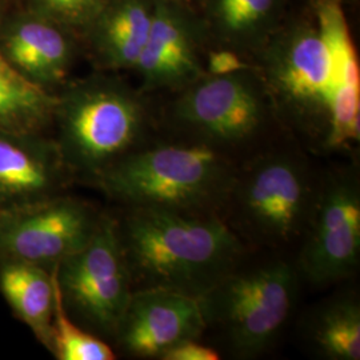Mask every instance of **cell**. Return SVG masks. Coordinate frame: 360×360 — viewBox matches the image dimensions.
Returning <instances> with one entry per match:
<instances>
[{
  "instance_id": "cell-22",
  "label": "cell",
  "mask_w": 360,
  "mask_h": 360,
  "mask_svg": "<svg viewBox=\"0 0 360 360\" xmlns=\"http://www.w3.org/2000/svg\"><path fill=\"white\" fill-rule=\"evenodd\" d=\"M205 68L206 74L210 75H226L251 67L243 60V55L239 52L219 47L218 50L207 53Z\"/></svg>"
},
{
  "instance_id": "cell-8",
  "label": "cell",
  "mask_w": 360,
  "mask_h": 360,
  "mask_svg": "<svg viewBox=\"0 0 360 360\" xmlns=\"http://www.w3.org/2000/svg\"><path fill=\"white\" fill-rule=\"evenodd\" d=\"M56 271L65 307L95 330L115 335L134 292L115 219L101 217L89 242Z\"/></svg>"
},
{
  "instance_id": "cell-10",
  "label": "cell",
  "mask_w": 360,
  "mask_h": 360,
  "mask_svg": "<svg viewBox=\"0 0 360 360\" xmlns=\"http://www.w3.org/2000/svg\"><path fill=\"white\" fill-rule=\"evenodd\" d=\"M299 267L312 284L326 285L349 276L360 252V193L351 176H331L318 187L306 226Z\"/></svg>"
},
{
  "instance_id": "cell-9",
  "label": "cell",
  "mask_w": 360,
  "mask_h": 360,
  "mask_svg": "<svg viewBox=\"0 0 360 360\" xmlns=\"http://www.w3.org/2000/svg\"><path fill=\"white\" fill-rule=\"evenodd\" d=\"M101 217L86 202L52 196L0 212V262L52 269L89 242Z\"/></svg>"
},
{
  "instance_id": "cell-23",
  "label": "cell",
  "mask_w": 360,
  "mask_h": 360,
  "mask_svg": "<svg viewBox=\"0 0 360 360\" xmlns=\"http://www.w3.org/2000/svg\"><path fill=\"white\" fill-rule=\"evenodd\" d=\"M218 351L196 342V339L181 342L167 349L162 360H218Z\"/></svg>"
},
{
  "instance_id": "cell-12",
  "label": "cell",
  "mask_w": 360,
  "mask_h": 360,
  "mask_svg": "<svg viewBox=\"0 0 360 360\" xmlns=\"http://www.w3.org/2000/svg\"><path fill=\"white\" fill-rule=\"evenodd\" d=\"M205 27L193 10L167 0H155L147 41L134 71L144 91L186 89L206 75L200 58Z\"/></svg>"
},
{
  "instance_id": "cell-3",
  "label": "cell",
  "mask_w": 360,
  "mask_h": 360,
  "mask_svg": "<svg viewBox=\"0 0 360 360\" xmlns=\"http://www.w3.org/2000/svg\"><path fill=\"white\" fill-rule=\"evenodd\" d=\"M236 172L229 154L202 143L181 142L141 147L96 180L131 208L211 214L224 206Z\"/></svg>"
},
{
  "instance_id": "cell-16",
  "label": "cell",
  "mask_w": 360,
  "mask_h": 360,
  "mask_svg": "<svg viewBox=\"0 0 360 360\" xmlns=\"http://www.w3.org/2000/svg\"><path fill=\"white\" fill-rule=\"evenodd\" d=\"M202 25L218 47L259 52L282 26L285 0H202Z\"/></svg>"
},
{
  "instance_id": "cell-18",
  "label": "cell",
  "mask_w": 360,
  "mask_h": 360,
  "mask_svg": "<svg viewBox=\"0 0 360 360\" xmlns=\"http://www.w3.org/2000/svg\"><path fill=\"white\" fill-rule=\"evenodd\" d=\"M58 95L19 74L0 55V134H43L55 120Z\"/></svg>"
},
{
  "instance_id": "cell-14",
  "label": "cell",
  "mask_w": 360,
  "mask_h": 360,
  "mask_svg": "<svg viewBox=\"0 0 360 360\" xmlns=\"http://www.w3.org/2000/svg\"><path fill=\"white\" fill-rule=\"evenodd\" d=\"M70 174L58 142L43 134H0V212L59 195Z\"/></svg>"
},
{
  "instance_id": "cell-13",
  "label": "cell",
  "mask_w": 360,
  "mask_h": 360,
  "mask_svg": "<svg viewBox=\"0 0 360 360\" xmlns=\"http://www.w3.org/2000/svg\"><path fill=\"white\" fill-rule=\"evenodd\" d=\"M77 37L23 7L0 23V55L23 77L52 91L62 84L75 56Z\"/></svg>"
},
{
  "instance_id": "cell-24",
  "label": "cell",
  "mask_w": 360,
  "mask_h": 360,
  "mask_svg": "<svg viewBox=\"0 0 360 360\" xmlns=\"http://www.w3.org/2000/svg\"><path fill=\"white\" fill-rule=\"evenodd\" d=\"M167 1L176 3V4H180L183 7H187L190 10H195V6H198V4L200 6V3H202V0H167Z\"/></svg>"
},
{
  "instance_id": "cell-19",
  "label": "cell",
  "mask_w": 360,
  "mask_h": 360,
  "mask_svg": "<svg viewBox=\"0 0 360 360\" xmlns=\"http://www.w3.org/2000/svg\"><path fill=\"white\" fill-rule=\"evenodd\" d=\"M315 347L333 360L360 358V307L352 296H345L324 306L311 331Z\"/></svg>"
},
{
  "instance_id": "cell-11",
  "label": "cell",
  "mask_w": 360,
  "mask_h": 360,
  "mask_svg": "<svg viewBox=\"0 0 360 360\" xmlns=\"http://www.w3.org/2000/svg\"><path fill=\"white\" fill-rule=\"evenodd\" d=\"M206 328L199 297L150 287L132 292L115 335L129 355L160 359L167 349L198 339Z\"/></svg>"
},
{
  "instance_id": "cell-15",
  "label": "cell",
  "mask_w": 360,
  "mask_h": 360,
  "mask_svg": "<svg viewBox=\"0 0 360 360\" xmlns=\"http://www.w3.org/2000/svg\"><path fill=\"white\" fill-rule=\"evenodd\" d=\"M155 0H108L82 39L103 71L134 70L154 20Z\"/></svg>"
},
{
  "instance_id": "cell-6",
  "label": "cell",
  "mask_w": 360,
  "mask_h": 360,
  "mask_svg": "<svg viewBox=\"0 0 360 360\" xmlns=\"http://www.w3.org/2000/svg\"><path fill=\"white\" fill-rule=\"evenodd\" d=\"M316 191L300 155L267 151L236 172L224 206L248 238L284 245L306 230Z\"/></svg>"
},
{
  "instance_id": "cell-7",
  "label": "cell",
  "mask_w": 360,
  "mask_h": 360,
  "mask_svg": "<svg viewBox=\"0 0 360 360\" xmlns=\"http://www.w3.org/2000/svg\"><path fill=\"white\" fill-rule=\"evenodd\" d=\"M171 119L187 135L226 154L254 142L270 117V95L252 67L198 79L179 91Z\"/></svg>"
},
{
  "instance_id": "cell-25",
  "label": "cell",
  "mask_w": 360,
  "mask_h": 360,
  "mask_svg": "<svg viewBox=\"0 0 360 360\" xmlns=\"http://www.w3.org/2000/svg\"><path fill=\"white\" fill-rule=\"evenodd\" d=\"M6 13H7V10H6V0H0V23H1L3 16H4Z\"/></svg>"
},
{
  "instance_id": "cell-5",
  "label": "cell",
  "mask_w": 360,
  "mask_h": 360,
  "mask_svg": "<svg viewBox=\"0 0 360 360\" xmlns=\"http://www.w3.org/2000/svg\"><path fill=\"white\" fill-rule=\"evenodd\" d=\"M297 291V272L284 260L224 275L200 296L206 326H214L232 351L250 358L270 347L281 334Z\"/></svg>"
},
{
  "instance_id": "cell-21",
  "label": "cell",
  "mask_w": 360,
  "mask_h": 360,
  "mask_svg": "<svg viewBox=\"0 0 360 360\" xmlns=\"http://www.w3.org/2000/svg\"><path fill=\"white\" fill-rule=\"evenodd\" d=\"M108 0H22L23 8L38 13L77 38H82Z\"/></svg>"
},
{
  "instance_id": "cell-2",
  "label": "cell",
  "mask_w": 360,
  "mask_h": 360,
  "mask_svg": "<svg viewBox=\"0 0 360 360\" xmlns=\"http://www.w3.org/2000/svg\"><path fill=\"white\" fill-rule=\"evenodd\" d=\"M119 235L132 282L200 297L243 254L238 233L212 214L134 207Z\"/></svg>"
},
{
  "instance_id": "cell-1",
  "label": "cell",
  "mask_w": 360,
  "mask_h": 360,
  "mask_svg": "<svg viewBox=\"0 0 360 360\" xmlns=\"http://www.w3.org/2000/svg\"><path fill=\"white\" fill-rule=\"evenodd\" d=\"M259 53L271 102L324 150L359 143V59L342 0H316L311 22L281 26Z\"/></svg>"
},
{
  "instance_id": "cell-4",
  "label": "cell",
  "mask_w": 360,
  "mask_h": 360,
  "mask_svg": "<svg viewBox=\"0 0 360 360\" xmlns=\"http://www.w3.org/2000/svg\"><path fill=\"white\" fill-rule=\"evenodd\" d=\"M53 122L70 171L95 179L141 148L148 127L141 96L108 77H89L68 86L58 95Z\"/></svg>"
},
{
  "instance_id": "cell-17",
  "label": "cell",
  "mask_w": 360,
  "mask_h": 360,
  "mask_svg": "<svg viewBox=\"0 0 360 360\" xmlns=\"http://www.w3.org/2000/svg\"><path fill=\"white\" fill-rule=\"evenodd\" d=\"M55 274L56 266L49 271L22 262H0L1 295L15 315L49 349L55 307Z\"/></svg>"
},
{
  "instance_id": "cell-20",
  "label": "cell",
  "mask_w": 360,
  "mask_h": 360,
  "mask_svg": "<svg viewBox=\"0 0 360 360\" xmlns=\"http://www.w3.org/2000/svg\"><path fill=\"white\" fill-rule=\"evenodd\" d=\"M50 349L59 360H114L116 358L114 349L105 342L83 330L70 316L58 281V271L55 274V307Z\"/></svg>"
}]
</instances>
